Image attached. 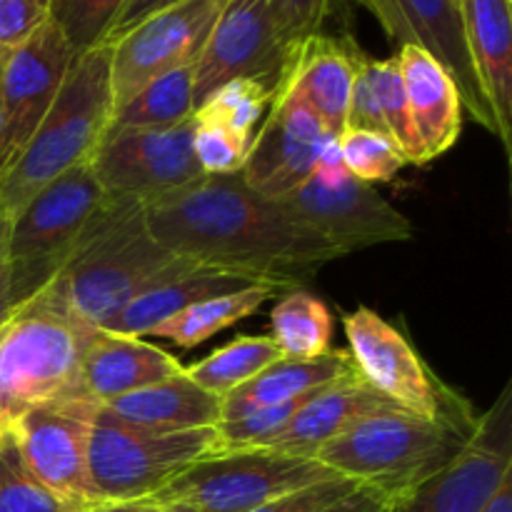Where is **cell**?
I'll return each instance as SVG.
<instances>
[{
    "label": "cell",
    "mask_w": 512,
    "mask_h": 512,
    "mask_svg": "<svg viewBox=\"0 0 512 512\" xmlns=\"http://www.w3.org/2000/svg\"><path fill=\"white\" fill-rule=\"evenodd\" d=\"M255 285L263 283L258 278H253V275L215 268V265L190 263L188 268L178 270V273H170L168 278L158 280L148 290L135 295L125 305L123 313L115 318L110 330L113 333L133 335V338H145L160 323H165L173 315L183 313L185 308L200 303V300L225 293H238V290L255 288ZM265 288H270V285H265Z\"/></svg>",
    "instance_id": "24"
},
{
    "label": "cell",
    "mask_w": 512,
    "mask_h": 512,
    "mask_svg": "<svg viewBox=\"0 0 512 512\" xmlns=\"http://www.w3.org/2000/svg\"><path fill=\"white\" fill-rule=\"evenodd\" d=\"M193 118L165 128L105 133L90 158L105 193L150 205L203 180L193 153Z\"/></svg>",
    "instance_id": "9"
},
{
    "label": "cell",
    "mask_w": 512,
    "mask_h": 512,
    "mask_svg": "<svg viewBox=\"0 0 512 512\" xmlns=\"http://www.w3.org/2000/svg\"><path fill=\"white\" fill-rule=\"evenodd\" d=\"M270 100H273V90L268 85L258 83V80L240 78L220 85L205 103L198 105L195 115H203V118L225 125L238 138L250 143L255 125L268 113Z\"/></svg>",
    "instance_id": "32"
},
{
    "label": "cell",
    "mask_w": 512,
    "mask_h": 512,
    "mask_svg": "<svg viewBox=\"0 0 512 512\" xmlns=\"http://www.w3.org/2000/svg\"><path fill=\"white\" fill-rule=\"evenodd\" d=\"M183 373L168 350L133 335L98 330L80 365V390L98 405Z\"/></svg>",
    "instance_id": "20"
},
{
    "label": "cell",
    "mask_w": 512,
    "mask_h": 512,
    "mask_svg": "<svg viewBox=\"0 0 512 512\" xmlns=\"http://www.w3.org/2000/svg\"><path fill=\"white\" fill-rule=\"evenodd\" d=\"M0 512H75L25 468L13 435H0Z\"/></svg>",
    "instance_id": "34"
},
{
    "label": "cell",
    "mask_w": 512,
    "mask_h": 512,
    "mask_svg": "<svg viewBox=\"0 0 512 512\" xmlns=\"http://www.w3.org/2000/svg\"><path fill=\"white\" fill-rule=\"evenodd\" d=\"M183 3V0H125L123 8H120L118 18H115V23L110 25V33L108 38H105V45L115 43L118 38H123L128 30H133L135 25L143 23L145 18H150V15L160 13V10L165 8H173V5Z\"/></svg>",
    "instance_id": "41"
},
{
    "label": "cell",
    "mask_w": 512,
    "mask_h": 512,
    "mask_svg": "<svg viewBox=\"0 0 512 512\" xmlns=\"http://www.w3.org/2000/svg\"><path fill=\"white\" fill-rule=\"evenodd\" d=\"M308 228L323 235L340 255L385 243L413 240V223L375 190L348 170L313 173L298 190L280 200Z\"/></svg>",
    "instance_id": "13"
},
{
    "label": "cell",
    "mask_w": 512,
    "mask_h": 512,
    "mask_svg": "<svg viewBox=\"0 0 512 512\" xmlns=\"http://www.w3.org/2000/svg\"><path fill=\"white\" fill-rule=\"evenodd\" d=\"M98 330L55 280L10 308L0 325V435L38 405L83 395L80 365Z\"/></svg>",
    "instance_id": "2"
},
{
    "label": "cell",
    "mask_w": 512,
    "mask_h": 512,
    "mask_svg": "<svg viewBox=\"0 0 512 512\" xmlns=\"http://www.w3.org/2000/svg\"><path fill=\"white\" fill-rule=\"evenodd\" d=\"M383 408H393V403L380 393H375L355 373L350 378H343L338 383H330L325 388L315 390L308 403L285 425L283 433L275 435L265 448L290 455H303V458H315L325 443L338 438L340 433H345L360 418Z\"/></svg>",
    "instance_id": "22"
},
{
    "label": "cell",
    "mask_w": 512,
    "mask_h": 512,
    "mask_svg": "<svg viewBox=\"0 0 512 512\" xmlns=\"http://www.w3.org/2000/svg\"><path fill=\"white\" fill-rule=\"evenodd\" d=\"M368 75L375 95H378L380 113H383L385 125H388L390 138L403 150L408 165H428V153H425L423 140L415 130L408 95H405L403 78H400L398 58L395 55L383 60L368 58Z\"/></svg>",
    "instance_id": "31"
},
{
    "label": "cell",
    "mask_w": 512,
    "mask_h": 512,
    "mask_svg": "<svg viewBox=\"0 0 512 512\" xmlns=\"http://www.w3.org/2000/svg\"><path fill=\"white\" fill-rule=\"evenodd\" d=\"M512 480V383L485 410L445 468L425 480L395 512H483Z\"/></svg>",
    "instance_id": "12"
},
{
    "label": "cell",
    "mask_w": 512,
    "mask_h": 512,
    "mask_svg": "<svg viewBox=\"0 0 512 512\" xmlns=\"http://www.w3.org/2000/svg\"><path fill=\"white\" fill-rule=\"evenodd\" d=\"M270 328L283 358L308 360L330 350L333 315L328 305L305 290H290L270 313Z\"/></svg>",
    "instance_id": "30"
},
{
    "label": "cell",
    "mask_w": 512,
    "mask_h": 512,
    "mask_svg": "<svg viewBox=\"0 0 512 512\" xmlns=\"http://www.w3.org/2000/svg\"><path fill=\"white\" fill-rule=\"evenodd\" d=\"M145 223L180 258L300 290L323 265L343 258L280 200L255 193L243 175H205L190 188L143 205Z\"/></svg>",
    "instance_id": "1"
},
{
    "label": "cell",
    "mask_w": 512,
    "mask_h": 512,
    "mask_svg": "<svg viewBox=\"0 0 512 512\" xmlns=\"http://www.w3.org/2000/svg\"><path fill=\"white\" fill-rule=\"evenodd\" d=\"M320 512H395V505L385 500L380 493H375V490L360 485L353 495L338 500V503Z\"/></svg>",
    "instance_id": "43"
},
{
    "label": "cell",
    "mask_w": 512,
    "mask_h": 512,
    "mask_svg": "<svg viewBox=\"0 0 512 512\" xmlns=\"http://www.w3.org/2000/svg\"><path fill=\"white\" fill-rule=\"evenodd\" d=\"M355 373L358 370H355L348 350H328V353L308 360L280 358L273 365H268L263 373L255 375L253 380L225 395L223 420L243 418V415L255 413L260 408L305 398V395L350 378Z\"/></svg>",
    "instance_id": "26"
},
{
    "label": "cell",
    "mask_w": 512,
    "mask_h": 512,
    "mask_svg": "<svg viewBox=\"0 0 512 512\" xmlns=\"http://www.w3.org/2000/svg\"><path fill=\"white\" fill-rule=\"evenodd\" d=\"M190 263L195 260L170 253L153 238L143 203L108 195V203L53 280L90 325L110 330L135 295Z\"/></svg>",
    "instance_id": "4"
},
{
    "label": "cell",
    "mask_w": 512,
    "mask_h": 512,
    "mask_svg": "<svg viewBox=\"0 0 512 512\" xmlns=\"http://www.w3.org/2000/svg\"><path fill=\"white\" fill-rule=\"evenodd\" d=\"M50 20V0H0V63Z\"/></svg>",
    "instance_id": "38"
},
{
    "label": "cell",
    "mask_w": 512,
    "mask_h": 512,
    "mask_svg": "<svg viewBox=\"0 0 512 512\" xmlns=\"http://www.w3.org/2000/svg\"><path fill=\"white\" fill-rule=\"evenodd\" d=\"M0 68H3V63H0Z\"/></svg>",
    "instance_id": "47"
},
{
    "label": "cell",
    "mask_w": 512,
    "mask_h": 512,
    "mask_svg": "<svg viewBox=\"0 0 512 512\" xmlns=\"http://www.w3.org/2000/svg\"><path fill=\"white\" fill-rule=\"evenodd\" d=\"M368 53L360 58L358 70H355L353 93H350V108H348V128L345 130H373V133H388L383 113H380L378 95H375L373 83L368 75Z\"/></svg>",
    "instance_id": "40"
},
{
    "label": "cell",
    "mask_w": 512,
    "mask_h": 512,
    "mask_svg": "<svg viewBox=\"0 0 512 512\" xmlns=\"http://www.w3.org/2000/svg\"><path fill=\"white\" fill-rule=\"evenodd\" d=\"M355 0H270L278 28L290 48L310 35L328 33L330 20L338 18L345 5Z\"/></svg>",
    "instance_id": "37"
},
{
    "label": "cell",
    "mask_w": 512,
    "mask_h": 512,
    "mask_svg": "<svg viewBox=\"0 0 512 512\" xmlns=\"http://www.w3.org/2000/svg\"><path fill=\"white\" fill-rule=\"evenodd\" d=\"M283 358L273 338L265 335H240L233 343L213 350L208 358L183 368V373L208 393L225 398L228 393L238 390L255 375L263 373L268 365Z\"/></svg>",
    "instance_id": "29"
},
{
    "label": "cell",
    "mask_w": 512,
    "mask_h": 512,
    "mask_svg": "<svg viewBox=\"0 0 512 512\" xmlns=\"http://www.w3.org/2000/svg\"><path fill=\"white\" fill-rule=\"evenodd\" d=\"M275 293L278 290L255 285V288L238 290V293L205 298L200 303L185 308L183 313L173 315L165 323H160L158 328H153L150 338H165L170 343L180 345V348H195V345L215 338L218 333L233 328L235 323L253 315Z\"/></svg>",
    "instance_id": "28"
},
{
    "label": "cell",
    "mask_w": 512,
    "mask_h": 512,
    "mask_svg": "<svg viewBox=\"0 0 512 512\" xmlns=\"http://www.w3.org/2000/svg\"><path fill=\"white\" fill-rule=\"evenodd\" d=\"M358 488L360 485L355 480L338 475V478L320 480V483L305 485V488L293 490V493L278 495V498L268 500V503L250 512H320L335 505L338 500L353 495Z\"/></svg>",
    "instance_id": "39"
},
{
    "label": "cell",
    "mask_w": 512,
    "mask_h": 512,
    "mask_svg": "<svg viewBox=\"0 0 512 512\" xmlns=\"http://www.w3.org/2000/svg\"><path fill=\"white\" fill-rule=\"evenodd\" d=\"M225 0H183L150 15L110 43L113 110L140 88L183 65H195Z\"/></svg>",
    "instance_id": "14"
},
{
    "label": "cell",
    "mask_w": 512,
    "mask_h": 512,
    "mask_svg": "<svg viewBox=\"0 0 512 512\" xmlns=\"http://www.w3.org/2000/svg\"><path fill=\"white\" fill-rule=\"evenodd\" d=\"M363 53L345 33L310 35L293 48L278 85L298 95L325 128L340 138L348 128L350 93Z\"/></svg>",
    "instance_id": "19"
},
{
    "label": "cell",
    "mask_w": 512,
    "mask_h": 512,
    "mask_svg": "<svg viewBox=\"0 0 512 512\" xmlns=\"http://www.w3.org/2000/svg\"><path fill=\"white\" fill-rule=\"evenodd\" d=\"M215 450H220L215 428L150 430L123 423L100 405L90 428L88 470L100 503L150 500Z\"/></svg>",
    "instance_id": "7"
},
{
    "label": "cell",
    "mask_w": 512,
    "mask_h": 512,
    "mask_svg": "<svg viewBox=\"0 0 512 512\" xmlns=\"http://www.w3.org/2000/svg\"><path fill=\"white\" fill-rule=\"evenodd\" d=\"M345 170L363 183H388L408 165L390 135L373 130H345L338 138Z\"/></svg>",
    "instance_id": "33"
},
{
    "label": "cell",
    "mask_w": 512,
    "mask_h": 512,
    "mask_svg": "<svg viewBox=\"0 0 512 512\" xmlns=\"http://www.w3.org/2000/svg\"><path fill=\"white\" fill-rule=\"evenodd\" d=\"M10 220L0 215V325L8 318L13 308V273H10V253H8Z\"/></svg>",
    "instance_id": "42"
},
{
    "label": "cell",
    "mask_w": 512,
    "mask_h": 512,
    "mask_svg": "<svg viewBox=\"0 0 512 512\" xmlns=\"http://www.w3.org/2000/svg\"><path fill=\"white\" fill-rule=\"evenodd\" d=\"M512 0H460L465 40L493 105L498 140L512 153Z\"/></svg>",
    "instance_id": "21"
},
{
    "label": "cell",
    "mask_w": 512,
    "mask_h": 512,
    "mask_svg": "<svg viewBox=\"0 0 512 512\" xmlns=\"http://www.w3.org/2000/svg\"><path fill=\"white\" fill-rule=\"evenodd\" d=\"M355 5L370 10L390 40L415 45L433 55L458 85L463 108L480 128L498 138L493 105L485 95L465 40L460 0H355Z\"/></svg>",
    "instance_id": "16"
},
{
    "label": "cell",
    "mask_w": 512,
    "mask_h": 512,
    "mask_svg": "<svg viewBox=\"0 0 512 512\" xmlns=\"http://www.w3.org/2000/svg\"><path fill=\"white\" fill-rule=\"evenodd\" d=\"M338 478L320 460L270 448L215 450L155 493L158 505L193 512H250L278 495Z\"/></svg>",
    "instance_id": "8"
},
{
    "label": "cell",
    "mask_w": 512,
    "mask_h": 512,
    "mask_svg": "<svg viewBox=\"0 0 512 512\" xmlns=\"http://www.w3.org/2000/svg\"><path fill=\"white\" fill-rule=\"evenodd\" d=\"M195 105V65H183L150 80L128 103L113 110L108 133L128 128H165L190 120Z\"/></svg>",
    "instance_id": "27"
},
{
    "label": "cell",
    "mask_w": 512,
    "mask_h": 512,
    "mask_svg": "<svg viewBox=\"0 0 512 512\" xmlns=\"http://www.w3.org/2000/svg\"><path fill=\"white\" fill-rule=\"evenodd\" d=\"M85 512H160L153 500H105Z\"/></svg>",
    "instance_id": "44"
},
{
    "label": "cell",
    "mask_w": 512,
    "mask_h": 512,
    "mask_svg": "<svg viewBox=\"0 0 512 512\" xmlns=\"http://www.w3.org/2000/svg\"><path fill=\"white\" fill-rule=\"evenodd\" d=\"M158 508H160V512H193L190 508H185V505H158Z\"/></svg>",
    "instance_id": "46"
},
{
    "label": "cell",
    "mask_w": 512,
    "mask_h": 512,
    "mask_svg": "<svg viewBox=\"0 0 512 512\" xmlns=\"http://www.w3.org/2000/svg\"><path fill=\"white\" fill-rule=\"evenodd\" d=\"M125 0H50V20L60 28L75 55L105 45L110 25Z\"/></svg>",
    "instance_id": "35"
},
{
    "label": "cell",
    "mask_w": 512,
    "mask_h": 512,
    "mask_svg": "<svg viewBox=\"0 0 512 512\" xmlns=\"http://www.w3.org/2000/svg\"><path fill=\"white\" fill-rule=\"evenodd\" d=\"M483 512H512V480L500 488V493L495 495L493 503L488 505Z\"/></svg>",
    "instance_id": "45"
},
{
    "label": "cell",
    "mask_w": 512,
    "mask_h": 512,
    "mask_svg": "<svg viewBox=\"0 0 512 512\" xmlns=\"http://www.w3.org/2000/svg\"><path fill=\"white\" fill-rule=\"evenodd\" d=\"M338 135L285 88L273 90L263 125L253 133L240 175L255 193L285 200L313 175L323 145Z\"/></svg>",
    "instance_id": "18"
},
{
    "label": "cell",
    "mask_w": 512,
    "mask_h": 512,
    "mask_svg": "<svg viewBox=\"0 0 512 512\" xmlns=\"http://www.w3.org/2000/svg\"><path fill=\"white\" fill-rule=\"evenodd\" d=\"M470 408L423 418L403 408L365 415L325 443L315 460L340 478L375 490L398 508L455 458L475 428Z\"/></svg>",
    "instance_id": "3"
},
{
    "label": "cell",
    "mask_w": 512,
    "mask_h": 512,
    "mask_svg": "<svg viewBox=\"0 0 512 512\" xmlns=\"http://www.w3.org/2000/svg\"><path fill=\"white\" fill-rule=\"evenodd\" d=\"M123 423L150 430H208L223 420V398L208 393L185 373L103 405Z\"/></svg>",
    "instance_id": "25"
},
{
    "label": "cell",
    "mask_w": 512,
    "mask_h": 512,
    "mask_svg": "<svg viewBox=\"0 0 512 512\" xmlns=\"http://www.w3.org/2000/svg\"><path fill=\"white\" fill-rule=\"evenodd\" d=\"M73 53L53 20L43 25L0 68V180L33 138L53 105Z\"/></svg>",
    "instance_id": "17"
},
{
    "label": "cell",
    "mask_w": 512,
    "mask_h": 512,
    "mask_svg": "<svg viewBox=\"0 0 512 512\" xmlns=\"http://www.w3.org/2000/svg\"><path fill=\"white\" fill-rule=\"evenodd\" d=\"M113 118L110 48L80 53L53 105L13 168L0 180V215L15 218L38 190L75 165L90 163Z\"/></svg>",
    "instance_id": "5"
},
{
    "label": "cell",
    "mask_w": 512,
    "mask_h": 512,
    "mask_svg": "<svg viewBox=\"0 0 512 512\" xmlns=\"http://www.w3.org/2000/svg\"><path fill=\"white\" fill-rule=\"evenodd\" d=\"M105 203L108 193L93 165L83 163L38 190L20 213L10 218L13 305L55 278Z\"/></svg>",
    "instance_id": "6"
},
{
    "label": "cell",
    "mask_w": 512,
    "mask_h": 512,
    "mask_svg": "<svg viewBox=\"0 0 512 512\" xmlns=\"http://www.w3.org/2000/svg\"><path fill=\"white\" fill-rule=\"evenodd\" d=\"M343 325L358 375L393 405L423 418L470 408L463 395L435 378L410 340L380 313L355 308L345 313Z\"/></svg>",
    "instance_id": "11"
},
{
    "label": "cell",
    "mask_w": 512,
    "mask_h": 512,
    "mask_svg": "<svg viewBox=\"0 0 512 512\" xmlns=\"http://www.w3.org/2000/svg\"><path fill=\"white\" fill-rule=\"evenodd\" d=\"M250 143L215 120L193 118V153L205 175H233L243 170Z\"/></svg>",
    "instance_id": "36"
},
{
    "label": "cell",
    "mask_w": 512,
    "mask_h": 512,
    "mask_svg": "<svg viewBox=\"0 0 512 512\" xmlns=\"http://www.w3.org/2000/svg\"><path fill=\"white\" fill-rule=\"evenodd\" d=\"M98 408L85 395H70L28 410L10 430L30 475L75 512L100 503L88 470L90 428Z\"/></svg>",
    "instance_id": "10"
},
{
    "label": "cell",
    "mask_w": 512,
    "mask_h": 512,
    "mask_svg": "<svg viewBox=\"0 0 512 512\" xmlns=\"http://www.w3.org/2000/svg\"><path fill=\"white\" fill-rule=\"evenodd\" d=\"M398 68L428 160L448 153L463 130V100L448 70L415 45H400Z\"/></svg>",
    "instance_id": "23"
},
{
    "label": "cell",
    "mask_w": 512,
    "mask_h": 512,
    "mask_svg": "<svg viewBox=\"0 0 512 512\" xmlns=\"http://www.w3.org/2000/svg\"><path fill=\"white\" fill-rule=\"evenodd\" d=\"M290 48L270 0H225L200 58L195 60V105L230 80H258L275 90Z\"/></svg>",
    "instance_id": "15"
}]
</instances>
